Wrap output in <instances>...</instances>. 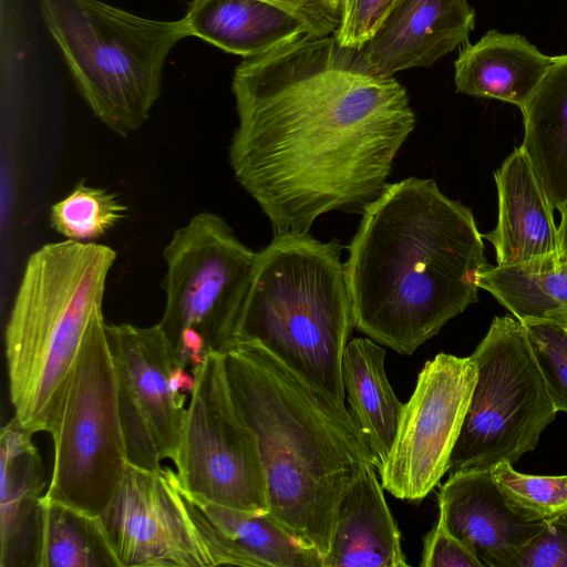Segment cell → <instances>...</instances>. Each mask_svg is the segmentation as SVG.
<instances>
[{
	"instance_id": "6da1fadb",
	"label": "cell",
	"mask_w": 567,
	"mask_h": 567,
	"mask_svg": "<svg viewBox=\"0 0 567 567\" xmlns=\"http://www.w3.org/2000/svg\"><path fill=\"white\" fill-rule=\"evenodd\" d=\"M229 164L275 234H307L331 210L361 213L415 126L405 87L361 49L302 34L235 68Z\"/></svg>"
},
{
	"instance_id": "7a4b0ae2",
	"label": "cell",
	"mask_w": 567,
	"mask_h": 567,
	"mask_svg": "<svg viewBox=\"0 0 567 567\" xmlns=\"http://www.w3.org/2000/svg\"><path fill=\"white\" fill-rule=\"evenodd\" d=\"M486 265L468 207L430 178L386 184L364 207L344 264L354 328L413 354L478 301Z\"/></svg>"
},
{
	"instance_id": "3957f363",
	"label": "cell",
	"mask_w": 567,
	"mask_h": 567,
	"mask_svg": "<svg viewBox=\"0 0 567 567\" xmlns=\"http://www.w3.org/2000/svg\"><path fill=\"white\" fill-rule=\"evenodd\" d=\"M236 408L254 431L269 514L322 558L339 505L367 464L378 462L350 412L311 386L262 346L225 352Z\"/></svg>"
},
{
	"instance_id": "277c9868",
	"label": "cell",
	"mask_w": 567,
	"mask_h": 567,
	"mask_svg": "<svg viewBox=\"0 0 567 567\" xmlns=\"http://www.w3.org/2000/svg\"><path fill=\"white\" fill-rule=\"evenodd\" d=\"M115 259L109 246L64 239L41 246L25 262L4 330V353L14 417L32 434H51L55 427L82 343L104 318Z\"/></svg>"
},
{
	"instance_id": "5b68a950",
	"label": "cell",
	"mask_w": 567,
	"mask_h": 567,
	"mask_svg": "<svg viewBox=\"0 0 567 567\" xmlns=\"http://www.w3.org/2000/svg\"><path fill=\"white\" fill-rule=\"evenodd\" d=\"M340 251L309 233L275 234L258 251L237 341L259 343L346 408L342 358L354 319Z\"/></svg>"
},
{
	"instance_id": "8992f818",
	"label": "cell",
	"mask_w": 567,
	"mask_h": 567,
	"mask_svg": "<svg viewBox=\"0 0 567 567\" xmlns=\"http://www.w3.org/2000/svg\"><path fill=\"white\" fill-rule=\"evenodd\" d=\"M73 82L97 117L126 137L161 97L166 60L190 37L184 17H142L102 0H38Z\"/></svg>"
},
{
	"instance_id": "52a82bcc",
	"label": "cell",
	"mask_w": 567,
	"mask_h": 567,
	"mask_svg": "<svg viewBox=\"0 0 567 567\" xmlns=\"http://www.w3.org/2000/svg\"><path fill=\"white\" fill-rule=\"evenodd\" d=\"M471 359L477 378L449 473L516 463L535 450L557 413L518 319L494 317Z\"/></svg>"
},
{
	"instance_id": "ba28073f",
	"label": "cell",
	"mask_w": 567,
	"mask_h": 567,
	"mask_svg": "<svg viewBox=\"0 0 567 567\" xmlns=\"http://www.w3.org/2000/svg\"><path fill=\"white\" fill-rule=\"evenodd\" d=\"M104 318L86 334L70 373L53 432L54 462L44 494L100 516L127 465L117 382Z\"/></svg>"
},
{
	"instance_id": "9c48e42d",
	"label": "cell",
	"mask_w": 567,
	"mask_h": 567,
	"mask_svg": "<svg viewBox=\"0 0 567 567\" xmlns=\"http://www.w3.org/2000/svg\"><path fill=\"white\" fill-rule=\"evenodd\" d=\"M257 256L210 212L173 233L163 250L165 307L158 322L172 346L182 333L194 332L208 352L233 347Z\"/></svg>"
},
{
	"instance_id": "30bf717a",
	"label": "cell",
	"mask_w": 567,
	"mask_h": 567,
	"mask_svg": "<svg viewBox=\"0 0 567 567\" xmlns=\"http://www.w3.org/2000/svg\"><path fill=\"white\" fill-rule=\"evenodd\" d=\"M194 375L174 461L181 485L210 503L269 512L257 437L233 400L225 353L209 352Z\"/></svg>"
},
{
	"instance_id": "8fae6325",
	"label": "cell",
	"mask_w": 567,
	"mask_h": 567,
	"mask_svg": "<svg viewBox=\"0 0 567 567\" xmlns=\"http://www.w3.org/2000/svg\"><path fill=\"white\" fill-rule=\"evenodd\" d=\"M476 378L471 357L442 352L425 362L379 472L391 495L420 502L449 472Z\"/></svg>"
},
{
	"instance_id": "7c38bea8",
	"label": "cell",
	"mask_w": 567,
	"mask_h": 567,
	"mask_svg": "<svg viewBox=\"0 0 567 567\" xmlns=\"http://www.w3.org/2000/svg\"><path fill=\"white\" fill-rule=\"evenodd\" d=\"M127 462L156 471L165 458L175 461L186 415V400L171 386L179 364L158 323L137 327L107 324Z\"/></svg>"
},
{
	"instance_id": "4fadbf2b",
	"label": "cell",
	"mask_w": 567,
	"mask_h": 567,
	"mask_svg": "<svg viewBox=\"0 0 567 567\" xmlns=\"http://www.w3.org/2000/svg\"><path fill=\"white\" fill-rule=\"evenodd\" d=\"M99 517L120 567H213L169 467L127 463Z\"/></svg>"
},
{
	"instance_id": "5bb4252c",
	"label": "cell",
	"mask_w": 567,
	"mask_h": 567,
	"mask_svg": "<svg viewBox=\"0 0 567 567\" xmlns=\"http://www.w3.org/2000/svg\"><path fill=\"white\" fill-rule=\"evenodd\" d=\"M439 518L482 567H513L545 519L509 503L491 470L450 473L439 493Z\"/></svg>"
},
{
	"instance_id": "9a60e30c",
	"label": "cell",
	"mask_w": 567,
	"mask_h": 567,
	"mask_svg": "<svg viewBox=\"0 0 567 567\" xmlns=\"http://www.w3.org/2000/svg\"><path fill=\"white\" fill-rule=\"evenodd\" d=\"M176 488L213 566L323 567L322 556L293 537L269 512H247Z\"/></svg>"
},
{
	"instance_id": "2e32d148",
	"label": "cell",
	"mask_w": 567,
	"mask_h": 567,
	"mask_svg": "<svg viewBox=\"0 0 567 567\" xmlns=\"http://www.w3.org/2000/svg\"><path fill=\"white\" fill-rule=\"evenodd\" d=\"M474 24L467 0H398L361 51L377 73L393 76L432 65L465 43Z\"/></svg>"
},
{
	"instance_id": "e0dca14e",
	"label": "cell",
	"mask_w": 567,
	"mask_h": 567,
	"mask_svg": "<svg viewBox=\"0 0 567 567\" xmlns=\"http://www.w3.org/2000/svg\"><path fill=\"white\" fill-rule=\"evenodd\" d=\"M498 216L482 234L495 250L497 266L555 267L559 261L558 227L553 207L522 147L494 174Z\"/></svg>"
},
{
	"instance_id": "ac0fdd59",
	"label": "cell",
	"mask_w": 567,
	"mask_h": 567,
	"mask_svg": "<svg viewBox=\"0 0 567 567\" xmlns=\"http://www.w3.org/2000/svg\"><path fill=\"white\" fill-rule=\"evenodd\" d=\"M32 435L14 416L0 433V567H34L38 505L45 480Z\"/></svg>"
},
{
	"instance_id": "d6986e66",
	"label": "cell",
	"mask_w": 567,
	"mask_h": 567,
	"mask_svg": "<svg viewBox=\"0 0 567 567\" xmlns=\"http://www.w3.org/2000/svg\"><path fill=\"white\" fill-rule=\"evenodd\" d=\"M367 464L342 498L323 567H405L399 528Z\"/></svg>"
},
{
	"instance_id": "ffe728a7",
	"label": "cell",
	"mask_w": 567,
	"mask_h": 567,
	"mask_svg": "<svg viewBox=\"0 0 567 567\" xmlns=\"http://www.w3.org/2000/svg\"><path fill=\"white\" fill-rule=\"evenodd\" d=\"M525 37L491 30L476 43H465L454 63L457 92L496 99L519 109L553 63Z\"/></svg>"
},
{
	"instance_id": "44dd1931",
	"label": "cell",
	"mask_w": 567,
	"mask_h": 567,
	"mask_svg": "<svg viewBox=\"0 0 567 567\" xmlns=\"http://www.w3.org/2000/svg\"><path fill=\"white\" fill-rule=\"evenodd\" d=\"M184 19L190 37L243 59L309 34L298 17L266 0H190Z\"/></svg>"
},
{
	"instance_id": "7402d4cb",
	"label": "cell",
	"mask_w": 567,
	"mask_h": 567,
	"mask_svg": "<svg viewBox=\"0 0 567 567\" xmlns=\"http://www.w3.org/2000/svg\"><path fill=\"white\" fill-rule=\"evenodd\" d=\"M520 111V147L553 209L559 210L567 197V54L554 56Z\"/></svg>"
},
{
	"instance_id": "603a6c76",
	"label": "cell",
	"mask_w": 567,
	"mask_h": 567,
	"mask_svg": "<svg viewBox=\"0 0 567 567\" xmlns=\"http://www.w3.org/2000/svg\"><path fill=\"white\" fill-rule=\"evenodd\" d=\"M384 359L385 350L368 338L350 340L342 358L349 412L377 458L378 472L391 451L404 405L390 385Z\"/></svg>"
},
{
	"instance_id": "cb8c5ba5",
	"label": "cell",
	"mask_w": 567,
	"mask_h": 567,
	"mask_svg": "<svg viewBox=\"0 0 567 567\" xmlns=\"http://www.w3.org/2000/svg\"><path fill=\"white\" fill-rule=\"evenodd\" d=\"M34 567H120L99 516L42 495Z\"/></svg>"
},
{
	"instance_id": "d4e9b609",
	"label": "cell",
	"mask_w": 567,
	"mask_h": 567,
	"mask_svg": "<svg viewBox=\"0 0 567 567\" xmlns=\"http://www.w3.org/2000/svg\"><path fill=\"white\" fill-rule=\"evenodd\" d=\"M476 284L522 323L545 321L567 328V264L555 267L487 264Z\"/></svg>"
},
{
	"instance_id": "484cf974",
	"label": "cell",
	"mask_w": 567,
	"mask_h": 567,
	"mask_svg": "<svg viewBox=\"0 0 567 567\" xmlns=\"http://www.w3.org/2000/svg\"><path fill=\"white\" fill-rule=\"evenodd\" d=\"M127 213L116 194L80 182L51 206L50 224L66 240L91 243L122 223Z\"/></svg>"
},
{
	"instance_id": "4316f807",
	"label": "cell",
	"mask_w": 567,
	"mask_h": 567,
	"mask_svg": "<svg viewBox=\"0 0 567 567\" xmlns=\"http://www.w3.org/2000/svg\"><path fill=\"white\" fill-rule=\"evenodd\" d=\"M491 474L509 503L530 515L547 519L567 511V475L523 474L506 461Z\"/></svg>"
},
{
	"instance_id": "83f0119b",
	"label": "cell",
	"mask_w": 567,
	"mask_h": 567,
	"mask_svg": "<svg viewBox=\"0 0 567 567\" xmlns=\"http://www.w3.org/2000/svg\"><path fill=\"white\" fill-rule=\"evenodd\" d=\"M523 324L551 401L567 413V329L545 321Z\"/></svg>"
},
{
	"instance_id": "f1b7e54d",
	"label": "cell",
	"mask_w": 567,
	"mask_h": 567,
	"mask_svg": "<svg viewBox=\"0 0 567 567\" xmlns=\"http://www.w3.org/2000/svg\"><path fill=\"white\" fill-rule=\"evenodd\" d=\"M398 0H342L341 18L333 33L339 44L361 49L381 27Z\"/></svg>"
},
{
	"instance_id": "f546056e",
	"label": "cell",
	"mask_w": 567,
	"mask_h": 567,
	"mask_svg": "<svg viewBox=\"0 0 567 567\" xmlns=\"http://www.w3.org/2000/svg\"><path fill=\"white\" fill-rule=\"evenodd\" d=\"M513 567H567V511L545 519Z\"/></svg>"
},
{
	"instance_id": "4dcf8cb0",
	"label": "cell",
	"mask_w": 567,
	"mask_h": 567,
	"mask_svg": "<svg viewBox=\"0 0 567 567\" xmlns=\"http://www.w3.org/2000/svg\"><path fill=\"white\" fill-rule=\"evenodd\" d=\"M420 565L422 567H482L471 550L449 532L440 518L424 537Z\"/></svg>"
},
{
	"instance_id": "1f68e13d",
	"label": "cell",
	"mask_w": 567,
	"mask_h": 567,
	"mask_svg": "<svg viewBox=\"0 0 567 567\" xmlns=\"http://www.w3.org/2000/svg\"><path fill=\"white\" fill-rule=\"evenodd\" d=\"M298 17L308 28L309 34L330 35L337 30L341 18L342 0H266Z\"/></svg>"
},
{
	"instance_id": "d6a6232c",
	"label": "cell",
	"mask_w": 567,
	"mask_h": 567,
	"mask_svg": "<svg viewBox=\"0 0 567 567\" xmlns=\"http://www.w3.org/2000/svg\"><path fill=\"white\" fill-rule=\"evenodd\" d=\"M560 213V223L558 227L559 240V261L567 264V197L558 210Z\"/></svg>"
},
{
	"instance_id": "836d02e7",
	"label": "cell",
	"mask_w": 567,
	"mask_h": 567,
	"mask_svg": "<svg viewBox=\"0 0 567 567\" xmlns=\"http://www.w3.org/2000/svg\"><path fill=\"white\" fill-rule=\"evenodd\" d=\"M567 329V328H566Z\"/></svg>"
}]
</instances>
